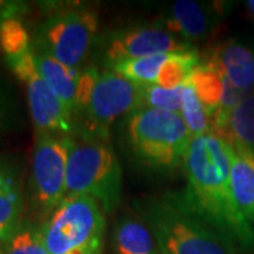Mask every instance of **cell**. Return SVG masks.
Masks as SVG:
<instances>
[{
	"mask_svg": "<svg viewBox=\"0 0 254 254\" xmlns=\"http://www.w3.org/2000/svg\"><path fill=\"white\" fill-rule=\"evenodd\" d=\"M6 254H50L43 240L41 232L21 229L14 233L7 243Z\"/></svg>",
	"mask_w": 254,
	"mask_h": 254,
	"instance_id": "obj_24",
	"label": "cell"
},
{
	"mask_svg": "<svg viewBox=\"0 0 254 254\" xmlns=\"http://www.w3.org/2000/svg\"><path fill=\"white\" fill-rule=\"evenodd\" d=\"M187 83L193 89L200 103L210 113L213 120V130H215V119L218 116L225 95L223 76L208 65L199 64L190 72Z\"/></svg>",
	"mask_w": 254,
	"mask_h": 254,
	"instance_id": "obj_17",
	"label": "cell"
},
{
	"mask_svg": "<svg viewBox=\"0 0 254 254\" xmlns=\"http://www.w3.org/2000/svg\"><path fill=\"white\" fill-rule=\"evenodd\" d=\"M34 58H36V65L40 75L58 96V99L63 102L64 106L71 113L73 119V113L76 108L79 73L76 72V69H71L65 66L64 64L44 51L34 53Z\"/></svg>",
	"mask_w": 254,
	"mask_h": 254,
	"instance_id": "obj_13",
	"label": "cell"
},
{
	"mask_svg": "<svg viewBox=\"0 0 254 254\" xmlns=\"http://www.w3.org/2000/svg\"><path fill=\"white\" fill-rule=\"evenodd\" d=\"M161 254H236L237 247L199 216L182 193L137 203Z\"/></svg>",
	"mask_w": 254,
	"mask_h": 254,
	"instance_id": "obj_2",
	"label": "cell"
},
{
	"mask_svg": "<svg viewBox=\"0 0 254 254\" xmlns=\"http://www.w3.org/2000/svg\"><path fill=\"white\" fill-rule=\"evenodd\" d=\"M122 193V170L106 140L71 138L66 161L65 196L86 195L105 212L118 206Z\"/></svg>",
	"mask_w": 254,
	"mask_h": 254,
	"instance_id": "obj_4",
	"label": "cell"
},
{
	"mask_svg": "<svg viewBox=\"0 0 254 254\" xmlns=\"http://www.w3.org/2000/svg\"><path fill=\"white\" fill-rule=\"evenodd\" d=\"M1 120H3V110L0 108V123H1Z\"/></svg>",
	"mask_w": 254,
	"mask_h": 254,
	"instance_id": "obj_29",
	"label": "cell"
},
{
	"mask_svg": "<svg viewBox=\"0 0 254 254\" xmlns=\"http://www.w3.org/2000/svg\"><path fill=\"white\" fill-rule=\"evenodd\" d=\"M210 17L206 9L198 1L180 0L171 9V16L167 18L170 33L181 36L185 41H199L208 34Z\"/></svg>",
	"mask_w": 254,
	"mask_h": 254,
	"instance_id": "obj_14",
	"label": "cell"
},
{
	"mask_svg": "<svg viewBox=\"0 0 254 254\" xmlns=\"http://www.w3.org/2000/svg\"><path fill=\"white\" fill-rule=\"evenodd\" d=\"M199 64V58L193 51L171 54L161 66L155 83L167 89L184 86L188 82L193 68Z\"/></svg>",
	"mask_w": 254,
	"mask_h": 254,
	"instance_id": "obj_18",
	"label": "cell"
},
{
	"mask_svg": "<svg viewBox=\"0 0 254 254\" xmlns=\"http://www.w3.org/2000/svg\"><path fill=\"white\" fill-rule=\"evenodd\" d=\"M182 168L187 178L182 196L190 208L239 250H254V227L243 218L232 190L230 143L213 131L193 137Z\"/></svg>",
	"mask_w": 254,
	"mask_h": 254,
	"instance_id": "obj_1",
	"label": "cell"
},
{
	"mask_svg": "<svg viewBox=\"0 0 254 254\" xmlns=\"http://www.w3.org/2000/svg\"><path fill=\"white\" fill-rule=\"evenodd\" d=\"M188 51H192L188 43H181L168 30L161 27H143L115 37L106 50V55L110 63L115 65L150 55L177 54Z\"/></svg>",
	"mask_w": 254,
	"mask_h": 254,
	"instance_id": "obj_10",
	"label": "cell"
},
{
	"mask_svg": "<svg viewBox=\"0 0 254 254\" xmlns=\"http://www.w3.org/2000/svg\"><path fill=\"white\" fill-rule=\"evenodd\" d=\"M230 184L237 208L254 227V153L232 145Z\"/></svg>",
	"mask_w": 254,
	"mask_h": 254,
	"instance_id": "obj_12",
	"label": "cell"
},
{
	"mask_svg": "<svg viewBox=\"0 0 254 254\" xmlns=\"http://www.w3.org/2000/svg\"><path fill=\"white\" fill-rule=\"evenodd\" d=\"M69 254H88V253H85V252H81V250H75V252H72V253H69Z\"/></svg>",
	"mask_w": 254,
	"mask_h": 254,
	"instance_id": "obj_28",
	"label": "cell"
},
{
	"mask_svg": "<svg viewBox=\"0 0 254 254\" xmlns=\"http://www.w3.org/2000/svg\"><path fill=\"white\" fill-rule=\"evenodd\" d=\"M0 254H6V253H4V252H3V250L0 249Z\"/></svg>",
	"mask_w": 254,
	"mask_h": 254,
	"instance_id": "obj_30",
	"label": "cell"
},
{
	"mask_svg": "<svg viewBox=\"0 0 254 254\" xmlns=\"http://www.w3.org/2000/svg\"><path fill=\"white\" fill-rule=\"evenodd\" d=\"M103 209L86 195L65 196L41 229V236L50 254H69L81 250L99 254L105 227Z\"/></svg>",
	"mask_w": 254,
	"mask_h": 254,
	"instance_id": "obj_6",
	"label": "cell"
},
{
	"mask_svg": "<svg viewBox=\"0 0 254 254\" xmlns=\"http://www.w3.org/2000/svg\"><path fill=\"white\" fill-rule=\"evenodd\" d=\"M30 50L27 30L20 18H9L0 23V51L6 61L24 54Z\"/></svg>",
	"mask_w": 254,
	"mask_h": 254,
	"instance_id": "obj_23",
	"label": "cell"
},
{
	"mask_svg": "<svg viewBox=\"0 0 254 254\" xmlns=\"http://www.w3.org/2000/svg\"><path fill=\"white\" fill-rule=\"evenodd\" d=\"M7 64L13 73L26 85L28 109L37 134L68 136L73 131L72 116L38 72L34 51L30 48L24 54L7 60Z\"/></svg>",
	"mask_w": 254,
	"mask_h": 254,
	"instance_id": "obj_8",
	"label": "cell"
},
{
	"mask_svg": "<svg viewBox=\"0 0 254 254\" xmlns=\"http://www.w3.org/2000/svg\"><path fill=\"white\" fill-rule=\"evenodd\" d=\"M218 71L235 88L250 93L254 89V51L237 41L216 47L203 63Z\"/></svg>",
	"mask_w": 254,
	"mask_h": 254,
	"instance_id": "obj_11",
	"label": "cell"
},
{
	"mask_svg": "<svg viewBox=\"0 0 254 254\" xmlns=\"http://www.w3.org/2000/svg\"><path fill=\"white\" fill-rule=\"evenodd\" d=\"M218 134L226 138L230 145L254 153V89L232 110Z\"/></svg>",
	"mask_w": 254,
	"mask_h": 254,
	"instance_id": "obj_16",
	"label": "cell"
},
{
	"mask_svg": "<svg viewBox=\"0 0 254 254\" xmlns=\"http://www.w3.org/2000/svg\"><path fill=\"white\" fill-rule=\"evenodd\" d=\"M21 195L16 182L0 190V243H9L17 232Z\"/></svg>",
	"mask_w": 254,
	"mask_h": 254,
	"instance_id": "obj_21",
	"label": "cell"
},
{
	"mask_svg": "<svg viewBox=\"0 0 254 254\" xmlns=\"http://www.w3.org/2000/svg\"><path fill=\"white\" fill-rule=\"evenodd\" d=\"M181 116L192 137L203 136L213 131V120L210 113L200 103V100L188 83H185L184 88Z\"/></svg>",
	"mask_w": 254,
	"mask_h": 254,
	"instance_id": "obj_20",
	"label": "cell"
},
{
	"mask_svg": "<svg viewBox=\"0 0 254 254\" xmlns=\"http://www.w3.org/2000/svg\"><path fill=\"white\" fill-rule=\"evenodd\" d=\"M141 109V85L110 71L88 68L79 73L73 126L79 123V136L105 140L115 120Z\"/></svg>",
	"mask_w": 254,
	"mask_h": 254,
	"instance_id": "obj_3",
	"label": "cell"
},
{
	"mask_svg": "<svg viewBox=\"0 0 254 254\" xmlns=\"http://www.w3.org/2000/svg\"><path fill=\"white\" fill-rule=\"evenodd\" d=\"M184 86L167 89L154 85H141V109L173 112L181 115Z\"/></svg>",
	"mask_w": 254,
	"mask_h": 254,
	"instance_id": "obj_22",
	"label": "cell"
},
{
	"mask_svg": "<svg viewBox=\"0 0 254 254\" xmlns=\"http://www.w3.org/2000/svg\"><path fill=\"white\" fill-rule=\"evenodd\" d=\"M246 4H247V9L250 10V13H252V14L254 16V0H250V1H247Z\"/></svg>",
	"mask_w": 254,
	"mask_h": 254,
	"instance_id": "obj_27",
	"label": "cell"
},
{
	"mask_svg": "<svg viewBox=\"0 0 254 254\" xmlns=\"http://www.w3.org/2000/svg\"><path fill=\"white\" fill-rule=\"evenodd\" d=\"M13 182L16 181H14V178H13L9 168L4 167L3 164H0V190H3V188H6V187H9L10 184H13Z\"/></svg>",
	"mask_w": 254,
	"mask_h": 254,
	"instance_id": "obj_26",
	"label": "cell"
},
{
	"mask_svg": "<svg viewBox=\"0 0 254 254\" xmlns=\"http://www.w3.org/2000/svg\"><path fill=\"white\" fill-rule=\"evenodd\" d=\"M27 10V4L23 1H10L0 0V23L9 18H20Z\"/></svg>",
	"mask_w": 254,
	"mask_h": 254,
	"instance_id": "obj_25",
	"label": "cell"
},
{
	"mask_svg": "<svg viewBox=\"0 0 254 254\" xmlns=\"http://www.w3.org/2000/svg\"><path fill=\"white\" fill-rule=\"evenodd\" d=\"M98 31V14L89 7L63 10L40 28V44L47 54L75 69L89 53Z\"/></svg>",
	"mask_w": 254,
	"mask_h": 254,
	"instance_id": "obj_7",
	"label": "cell"
},
{
	"mask_svg": "<svg viewBox=\"0 0 254 254\" xmlns=\"http://www.w3.org/2000/svg\"><path fill=\"white\" fill-rule=\"evenodd\" d=\"M136 155L155 170H175L185 163L192 134L180 113L154 109L134 112L127 125Z\"/></svg>",
	"mask_w": 254,
	"mask_h": 254,
	"instance_id": "obj_5",
	"label": "cell"
},
{
	"mask_svg": "<svg viewBox=\"0 0 254 254\" xmlns=\"http://www.w3.org/2000/svg\"><path fill=\"white\" fill-rule=\"evenodd\" d=\"M71 137L37 134L33 153V190L37 206L43 213H53L65 198L66 161Z\"/></svg>",
	"mask_w": 254,
	"mask_h": 254,
	"instance_id": "obj_9",
	"label": "cell"
},
{
	"mask_svg": "<svg viewBox=\"0 0 254 254\" xmlns=\"http://www.w3.org/2000/svg\"><path fill=\"white\" fill-rule=\"evenodd\" d=\"M118 254H160V247L148 226L134 218L119 219L115 229Z\"/></svg>",
	"mask_w": 254,
	"mask_h": 254,
	"instance_id": "obj_15",
	"label": "cell"
},
{
	"mask_svg": "<svg viewBox=\"0 0 254 254\" xmlns=\"http://www.w3.org/2000/svg\"><path fill=\"white\" fill-rule=\"evenodd\" d=\"M171 54H155L115 64L113 71L138 85H154L164 63Z\"/></svg>",
	"mask_w": 254,
	"mask_h": 254,
	"instance_id": "obj_19",
	"label": "cell"
}]
</instances>
